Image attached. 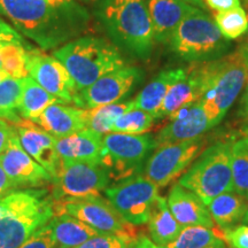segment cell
<instances>
[{"label": "cell", "mask_w": 248, "mask_h": 248, "mask_svg": "<svg viewBox=\"0 0 248 248\" xmlns=\"http://www.w3.org/2000/svg\"><path fill=\"white\" fill-rule=\"evenodd\" d=\"M182 1L187 2V4H190L192 6H197L198 8H202V11H204V8H206L203 0H182Z\"/></svg>", "instance_id": "cell-45"}, {"label": "cell", "mask_w": 248, "mask_h": 248, "mask_svg": "<svg viewBox=\"0 0 248 248\" xmlns=\"http://www.w3.org/2000/svg\"><path fill=\"white\" fill-rule=\"evenodd\" d=\"M186 74L187 68H173L161 71L133 99L135 107L147 111L154 119H159L161 106L170 86L185 77Z\"/></svg>", "instance_id": "cell-22"}, {"label": "cell", "mask_w": 248, "mask_h": 248, "mask_svg": "<svg viewBox=\"0 0 248 248\" xmlns=\"http://www.w3.org/2000/svg\"><path fill=\"white\" fill-rule=\"evenodd\" d=\"M142 78V70L124 66L110 71L79 94L80 108L92 109L122 100Z\"/></svg>", "instance_id": "cell-14"}, {"label": "cell", "mask_w": 248, "mask_h": 248, "mask_svg": "<svg viewBox=\"0 0 248 248\" xmlns=\"http://www.w3.org/2000/svg\"><path fill=\"white\" fill-rule=\"evenodd\" d=\"M209 248H229V247H228V245L225 244V241H223V243L216 245V246H214V247H209Z\"/></svg>", "instance_id": "cell-49"}, {"label": "cell", "mask_w": 248, "mask_h": 248, "mask_svg": "<svg viewBox=\"0 0 248 248\" xmlns=\"http://www.w3.org/2000/svg\"><path fill=\"white\" fill-rule=\"evenodd\" d=\"M54 104H63L60 99L43 89L35 79L27 76L24 78L23 95L18 113L22 119L35 121L44 113L46 108Z\"/></svg>", "instance_id": "cell-27"}, {"label": "cell", "mask_w": 248, "mask_h": 248, "mask_svg": "<svg viewBox=\"0 0 248 248\" xmlns=\"http://www.w3.org/2000/svg\"><path fill=\"white\" fill-rule=\"evenodd\" d=\"M204 145L206 139L203 137L159 145L147 160L145 177L157 187H164L188 169Z\"/></svg>", "instance_id": "cell-11"}, {"label": "cell", "mask_w": 248, "mask_h": 248, "mask_svg": "<svg viewBox=\"0 0 248 248\" xmlns=\"http://www.w3.org/2000/svg\"><path fill=\"white\" fill-rule=\"evenodd\" d=\"M109 176L100 164L61 160L53 178V199L62 201L77 198L95 197L106 190Z\"/></svg>", "instance_id": "cell-10"}, {"label": "cell", "mask_w": 248, "mask_h": 248, "mask_svg": "<svg viewBox=\"0 0 248 248\" xmlns=\"http://www.w3.org/2000/svg\"><path fill=\"white\" fill-rule=\"evenodd\" d=\"M53 55L67 68L78 94L100 77L125 66L120 49L99 37H78L55 49Z\"/></svg>", "instance_id": "cell-5"}, {"label": "cell", "mask_w": 248, "mask_h": 248, "mask_svg": "<svg viewBox=\"0 0 248 248\" xmlns=\"http://www.w3.org/2000/svg\"><path fill=\"white\" fill-rule=\"evenodd\" d=\"M210 128L208 119L200 101H195L171 117L168 125L161 130L157 137V146L171 142L190 140L202 137Z\"/></svg>", "instance_id": "cell-17"}, {"label": "cell", "mask_w": 248, "mask_h": 248, "mask_svg": "<svg viewBox=\"0 0 248 248\" xmlns=\"http://www.w3.org/2000/svg\"><path fill=\"white\" fill-rule=\"evenodd\" d=\"M241 139H243V140L246 142V145L248 146V128H246L243 131V138H241Z\"/></svg>", "instance_id": "cell-47"}, {"label": "cell", "mask_w": 248, "mask_h": 248, "mask_svg": "<svg viewBox=\"0 0 248 248\" xmlns=\"http://www.w3.org/2000/svg\"><path fill=\"white\" fill-rule=\"evenodd\" d=\"M16 187L17 186L8 177L4 168L1 167V163H0V199L13 192Z\"/></svg>", "instance_id": "cell-41"}, {"label": "cell", "mask_w": 248, "mask_h": 248, "mask_svg": "<svg viewBox=\"0 0 248 248\" xmlns=\"http://www.w3.org/2000/svg\"><path fill=\"white\" fill-rule=\"evenodd\" d=\"M55 240L53 230L49 223L38 229L29 239H27L18 248H54Z\"/></svg>", "instance_id": "cell-36"}, {"label": "cell", "mask_w": 248, "mask_h": 248, "mask_svg": "<svg viewBox=\"0 0 248 248\" xmlns=\"http://www.w3.org/2000/svg\"><path fill=\"white\" fill-rule=\"evenodd\" d=\"M0 45H1V43H0ZM0 73L4 74V71H2V59H1V51H0Z\"/></svg>", "instance_id": "cell-51"}, {"label": "cell", "mask_w": 248, "mask_h": 248, "mask_svg": "<svg viewBox=\"0 0 248 248\" xmlns=\"http://www.w3.org/2000/svg\"><path fill=\"white\" fill-rule=\"evenodd\" d=\"M0 163L17 187L38 186L53 181V177L23 150L16 129L9 140L7 150L0 155Z\"/></svg>", "instance_id": "cell-15"}, {"label": "cell", "mask_w": 248, "mask_h": 248, "mask_svg": "<svg viewBox=\"0 0 248 248\" xmlns=\"http://www.w3.org/2000/svg\"><path fill=\"white\" fill-rule=\"evenodd\" d=\"M80 1L86 2V4H95V2L101 1V0H80Z\"/></svg>", "instance_id": "cell-50"}, {"label": "cell", "mask_w": 248, "mask_h": 248, "mask_svg": "<svg viewBox=\"0 0 248 248\" xmlns=\"http://www.w3.org/2000/svg\"><path fill=\"white\" fill-rule=\"evenodd\" d=\"M203 2L210 9L216 12L229 11V9L241 7L240 0H203Z\"/></svg>", "instance_id": "cell-39"}, {"label": "cell", "mask_w": 248, "mask_h": 248, "mask_svg": "<svg viewBox=\"0 0 248 248\" xmlns=\"http://www.w3.org/2000/svg\"><path fill=\"white\" fill-rule=\"evenodd\" d=\"M200 102L210 128L221 123L248 82V59L241 47L212 61L194 62Z\"/></svg>", "instance_id": "cell-2"}, {"label": "cell", "mask_w": 248, "mask_h": 248, "mask_svg": "<svg viewBox=\"0 0 248 248\" xmlns=\"http://www.w3.org/2000/svg\"><path fill=\"white\" fill-rule=\"evenodd\" d=\"M221 234L206 226L192 225L183 228L172 243L163 248H209L223 243Z\"/></svg>", "instance_id": "cell-29"}, {"label": "cell", "mask_w": 248, "mask_h": 248, "mask_svg": "<svg viewBox=\"0 0 248 248\" xmlns=\"http://www.w3.org/2000/svg\"><path fill=\"white\" fill-rule=\"evenodd\" d=\"M104 136L90 129L57 138V151L60 160L80 161L100 164L104 156Z\"/></svg>", "instance_id": "cell-20"}, {"label": "cell", "mask_w": 248, "mask_h": 248, "mask_svg": "<svg viewBox=\"0 0 248 248\" xmlns=\"http://www.w3.org/2000/svg\"><path fill=\"white\" fill-rule=\"evenodd\" d=\"M2 59V71L8 77L24 78L28 75V49L26 44L20 42L1 43L0 45Z\"/></svg>", "instance_id": "cell-31"}, {"label": "cell", "mask_w": 248, "mask_h": 248, "mask_svg": "<svg viewBox=\"0 0 248 248\" xmlns=\"http://www.w3.org/2000/svg\"><path fill=\"white\" fill-rule=\"evenodd\" d=\"M182 230L183 226L170 212L167 199L159 195L148 219V231L152 240L161 247H166L178 237Z\"/></svg>", "instance_id": "cell-26"}, {"label": "cell", "mask_w": 248, "mask_h": 248, "mask_svg": "<svg viewBox=\"0 0 248 248\" xmlns=\"http://www.w3.org/2000/svg\"><path fill=\"white\" fill-rule=\"evenodd\" d=\"M4 121H5V120H2V119H0V123H2V122H4Z\"/></svg>", "instance_id": "cell-53"}, {"label": "cell", "mask_w": 248, "mask_h": 248, "mask_svg": "<svg viewBox=\"0 0 248 248\" xmlns=\"http://www.w3.org/2000/svg\"><path fill=\"white\" fill-rule=\"evenodd\" d=\"M241 47V49H243L244 51V53H245V55H246V58L248 59V33H247V38H246V40H245V43L243 45L240 46Z\"/></svg>", "instance_id": "cell-46"}, {"label": "cell", "mask_w": 248, "mask_h": 248, "mask_svg": "<svg viewBox=\"0 0 248 248\" xmlns=\"http://www.w3.org/2000/svg\"><path fill=\"white\" fill-rule=\"evenodd\" d=\"M15 129L23 150L54 178L61 162L57 138L29 120H21Z\"/></svg>", "instance_id": "cell-16"}, {"label": "cell", "mask_w": 248, "mask_h": 248, "mask_svg": "<svg viewBox=\"0 0 248 248\" xmlns=\"http://www.w3.org/2000/svg\"><path fill=\"white\" fill-rule=\"evenodd\" d=\"M6 77H8L7 75H5V74H2V73H0V82H1L2 79H5Z\"/></svg>", "instance_id": "cell-52"}, {"label": "cell", "mask_w": 248, "mask_h": 248, "mask_svg": "<svg viewBox=\"0 0 248 248\" xmlns=\"http://www.w3.org/2000/svg\"><path fill=\"white\" fill-rule=\"evenodd\" d=\"M7 42H20L24 43L23 37L20 35V32L13 27H11L7 22H5L2 18H0V43Z\"/></svg>", "instance_id": "cell-38"}, {"label": "cell", "mask_w": 248, "mask_h": 248, "mask_svg": "<svg viewBox=\"0 0 248 248\" xmlns=\"http://www.w3.org/2000/svg\"><path fill=\"white\" fill-rule=\"evenodd\" d=\"M233 191L248 200V146L243 139L231 144Z\"/></svg>", "instance_id": "cell-32"}, {"label": "cell", "mask_w": 248, "mask_h": 248, "mask_svg": "<svg viewBox=\"0 0 248 248\" xmlns=\"http://www.w3.org/2000/svg\"><path fill=\"white\" fill-rule=\"evenodd\" d=\"M54 216L68 214L100 233H138L135 226L124 221L109 201L100 195L53 201Z\"/></svg>", "instance_id": "cell-12"}, {"label": "cell", "mask_w": 248, "mask_h": 248, "mask_svg": "<svg viewBox=\"0 0 248 248\" xmlns=\"http://www.w3.org/2000/svg\"><path fill=\"white\" fill-rule=\"evenodd\" d=\"M55 240L54 248H76L90 238L100 233L76 217L61 214L49 219Z\"/></svg>", "instance_id": "cell-24"}, {"label": "cell", "mask_w": 248, "mask_h": 248, "mask_svg": "<svg viewBox=\"0 0 248 248\" xmlns=\"http://www.w3.org/2000/svg\"><path fill=\"white\" fill-rule=\"evenodd\" d=\"M222 239L230 248H248V225H235L222 231Z\"/></svg>", "instance_id": "cell-37"}, {"label": "cell", "mask_w": 248, "mask_h": 248, "mask_svg": "<svg viewBox=\"0 0 248 248\" xmlns=\"http://www.w3.org/2000/svg\"><path fill=\"white\" fill-rule=\"evenodd\" d=\"M231 144L218 141L212 145L179 178L178 184L197 194L206 206L217 195L233 191Z\"/></svg>", "instance_id": "cell-7"}, {"label": "cell", "mask_w": 248, "mask_h": 248, "mask_svg": "<svg viewBox=\"0 0 248 248\" xmlns=\"http://www.w3.org/2000/svg\"><path fill=\"white\" fill-rule=\"evenodd\" d=\"M169 44L177 57L193 63L224 57L231 47L230 40L222 36L215 21L195 7L179 23Z\"/></svg>", "instance_id": "cell-6"}, {"label": "cell", "mask_w": 248, "mask_h": 248, "mask_svg": "<svg viewBox=\"0 0 248 248\" xmlns=\"http://www.w3.org/2000/svg\"><path fill=\"white\" fill-rule=\"evenodd\" d=\"M33 122L55 138H63L88 129V109L54 104Z\"/></svg>", "instance_id": "cell-19"}, {"label": "cell", "mask_w": 248, "mask_h": 248, "mask_svg": "<svg viewBox=\"0 0 248 248\" xmlns=\"http://www.w3.org/2000/svg\"><path fill=\"white\" fill-rule=\"evenodd\" d=\"M132 108L136 107L131 100L121 104L115 102V104L88 109V129L99 135H107L111 132V126L115 121Z\"/></svg>", "instance_id": "cell-28"}, {"label": "cell", "mask_w": 248, "mask_h": 248, "mask_svg": "<svg viewBox=\"0 0 248 248\" xmlns=\"http://www.w3.org/2000/svg\"><path fill=\"white\" fill-rule=\"evenodd\" d=\"M24 78L6 77L0 82V119L9 120L15 124L21 121L15 110H18L22 100Z\"/></svg>", "instance_id": "cell-30"}, {"label": "cell", "mask_w": 248, "mask_h": 248, "mask_svg": "<svg viewBox=\"0 0 248 248\" xmlns=\"http://www.w3.org/2000/svg\"><path fill=\"white\" fill-rule=\"evenodd\" d=\"M28 75L46 91L60 99L63 104H75L80 107L79 94L67 68L54 55L39 51H28Z\"/></svg>", "instance_id": "cell-13"}, {"label": "cell", "mask_w": 248, "mask_h": 248, "mask_svg": "<svg viewBox=\"0 0 248 248\" xmlns=\"http://www.w3.org/2000/svg\"><path fill=\"white\" fill-rule=\"evenodd\" d=\"M208 210L214 222L222 231L233 228L243 221L247 208V199L238 193L225 192L210 201Z\"/></svg>", "instance_id": "cell-25"}, {"label": "cell", "mask_w": 248, "mask_h": 248, "mask_svg": "<svg viewBox=\"0 0 248 248\" xmlns=\"http://www.w3.org/2000/svg\"><path fill=\"white\" fill-rule=\"evenodd\" d=\"M167 203L170 212L183 228L192 225L214 229V222L208 207L193 192L183 187L178 183L170 188Z\"/></svg>", "instance_id": "cell-18"}, {"label": "cell", "mask_w": 248, "mask_h": 248, "mask_svg": "<svg viewBox=\"0 0 248 248\" xmlns=\"http://www.w3.org/2000/svg\"><path fill=\"white\" fill-rule=\"evenodd\" d=\"M46 1L55 6H71L77 2L76 0H46Z\"/></svg>", "instance_id": "cell-44"}, {"label": "cell", "mask_w": 248, "mask_h": 248, "mask_svg": "<svg viewBox=\"0 0 248 248\" xmlns=\"http://www.w3.org/2000/svg\"><path fill=\"white\" fill-rule=\"evenodd\" d=\"M139 238L138 233H99L76 248H131Z\"/></svg>", "instance_id": "cell-35"}, {"label": "cell", "mask_w": 248, "mask_h": 248, "mask_svg": "<svg viewBox=\"0 0 248 248\" xmlns=\"http://www.w3.org/2000/svg\"><path fill=\"white\" fill-rule=\"evenodd\" d=\"M105 194L124 221L136 226L148 223L160 195L159 187L140 173L107 187Z\"/></svg>", "instance_id": "cell-9"}, {"label": "cell", "mask_w": 248, "mask_h": 248, "mask_svg": "<svg viewBox=\"0 0 248 248\" xmlns=\"http://www.w3.org/2000/svg\"><path fill=\"white\" fill-rule=\"evenodd\" d=\"M0 14L43 49L64 45L88 29L90 14L78 2L55 6L46 0H0Z\"/></svg>", "instance_id": "cell-1"}, {"label": "cell", "mask_w": 248, "mask_h": 248, "mask_svg": "<svg viewBox=\"0 0 248 248\" xmlns=\"http://www.w3.org/2000/svg\"><path fill=\"white\" fill-rule=\"evenodd\" d=\"M54 216L43 190L13 191L0 199V248H18Z\"/></svg>", "instance_id": "cell-4"}, {"label": "cell", "mask_w": 248, "mask_h": 248, "mask_svg": "<svg viewBox=\"0 0 248 248\" xmlns=\"http://www.w3.org/2000/svg\"><path fill=\"white\" fill-rule=\"evenodd\" d=\"M14 131H15L14 126H9L6 121H4L2 123H0V155L7 150L9 140H11Z\"/></svg>", "instance_id": "cell-40"}, {"label": "cell", "mask_w": 248, "mask_h": 248, "mask_svg": "<svg viewBox=\"0 0 248 248\" xmlns=\"http://www.w3.org/2000/svg\"><path fill=\"white\" fill-rule=\"evenodd\" d=\"M155 42H170L172 33L194 6L182 0H147Z\"/></svg>", "instance_id": "cell-21"}, {"label": "cell", "mask_w": 248, "mask_h": 248, "mask_svg": "<svg viewBox=\"0 0 248 248\" xmlns=\"http://www.w3.org/2000/svg\"><path fill=\"white\" fill-rule=\"evenodd\" d=\"M104 156L101 166L109 178L123 181L141 171L148 154L157 147V141L151 135H125L109 132L102 138Z\"/></svg>", "instance_id": "cell-8"}, {"label": "cell", "mask_w": 248, "mask_h": 248, "mask_svg": "<svg viewBox=\"0 0 248 248\" xmlns=\"http://www.w3.org/2000/svg\"><path fill=\"white\" fill-rule=\"evenodd\" d=\"M214 17L222 36L228 40L239 38L248 31V17L243 7L216 12Z\"/></svg>", "instance_id": "cell-33"}, {"label": "cell", "mask_w": 248, "mask_h": 248, "mask_svg": "<svg viewBox=\"0 0 248 248\" xmlns=\"http://www.w3.org/2000/svg\"><path fill=\"white\" fill-rule=\"evenodd\" d=\"M99 17L114 44L139 59H148L154 47L147 0H101Z\"/></svg>", "instance_id": "cell-3"}, {"label": "cell", "mask_w": 248, "mask_h": 248, "mask_svg": "<svg viewBox=\"0 0 248 248\" xmlns=\"http://www.w3.org/2000/svg\"><path fill=\"white\" fill-rule=\"evenodd\" d=\"M154 117L147 111L132 108L115 121L111 126V132L125 135H142L152 128Z\"/></svg>", "instance_id": "cell-34"}, {"label": "cell", "mask_w": 248, "mask_h": 248, "mask_svg": "<svg viewBox=\"0 0 248 248\" xmlns=\"http://www.w3.org/2000/svg\"><path fill=\"white\" fill-rule=\"evenodd\" d=\"M200 100V84L194 64L187 67V74L170 86L161 106L159 119L171 117L183 108Z\"/></svg>", "instance_id": "cell-23"}, {"label": "cell", "mask_w": 248, "mask_h": 248, "mask_svg": "<svg viewBox=\"0 0 248 248\" xmlns=\"http://www.w3.org/2000/svg\"><path fill=\"white\" fill-rule=\"evenodd\" d=\"M131 248H163V247H161L159 245L155 244L153 240L150 239V238L145 237V235H141V237L137 240V243L133 245Z\"/></svg>", "instance_id": "cell-42"}, {"label": "cell", "mask_w": 248, "mask_h": 248, "mask_svg": "<svg viewBox=\"0 0 248 248\" xmlns=\"http://www.w3.org/2000/svg\"><path fill=\"white\" fill-rule=\"evenodd\" d=\"M243 223H245V224H247L248 225V202H247V208H246V213H245V215H244V218H243V221H241Z\"/></svg>", "instance_id": "cell-48"}, {"label": "cell", "mask_w": 248, "mask_h": 248, "mask_svg": "<svg viewBox=\"0 0 248 248\" xmlns=\"http://www.w3.org/2000/svg\"><path fill=\"white\" fill-rule=\"evenodd\" d=\"M240 115L244 116L245 119H248V82L245 86V92L241 98L240 104Z\"/></svg>", "instance_id": "cell-43"}]
</instances>
